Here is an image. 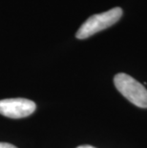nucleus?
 Listing matches in <instances>:
<instances>
[{"mask_svg":"<svg viewBox=\"0 0 147 148\" xmlns=\"http://www.w3.org/2000/svg\"><path fill=\"white\" fill-rule=\"evenodd\" d=\"M121 15H122V10L120 7L113 8L101 14L92 15L80 26L76 34L77 38H88L95 34L107 29L112 25L117 23L120 19Z\"/></svg>","mask_w":147,"mask_h":148,"instance_id":"1","label":"nucleus"},{"mask_svg":"<svg viewBox=\"0 0 147 148\" xmlns=\"http://www.w3.org/2000/svg\"><path fill=\"white\" fill-rule=\"evenodd\" d=\"M114 84L118 92L131 103L140 108H147V89L134 77L120 73L115 75Z\"/></svg>","mask_w":147,"mask_h":148,"instance_id":"2","label":"nucleus"},{"mask_svg":"<svg viewBox=\"0 0 147 148\" xmlns=\"http://www.w3.org/2000/svg\"><path fill=\"white\" fill-rule=\"evenodd\" d=\"M36 105L27 99H6L0 100V115L10 119H22L32 115Z\"/></svg>","mask_w":147,"mask_h":148,"instance_id":"3","label":"nucleus"},{"mask_svg":"<svg viewBox=\"0 0 147 148\" xmlns=\"http://www.w3.org/2000/svg\"><path fill=\"white\" fill-rule=\"evenodd\" d=\"M0 148H17V147L7 143H0Z\"/></svg>","mask_w":147,"mask_h":148,"instance_id":"4","label":"nucleus"},{"mask_svg":"<svg viewBox=\"0 0 147 148\" xmlns=\"http://www.w3.org/2000/svg\"><path fill=\"white\" fill-rule=\"evenodd\" d=\"M77 148H96V147L91 146V145H81V146H79V147H77Z\"/></svg>","mask_w":147,"mask_h":148,"instance_id":"5","label":"nucleus"}]
</instances>
